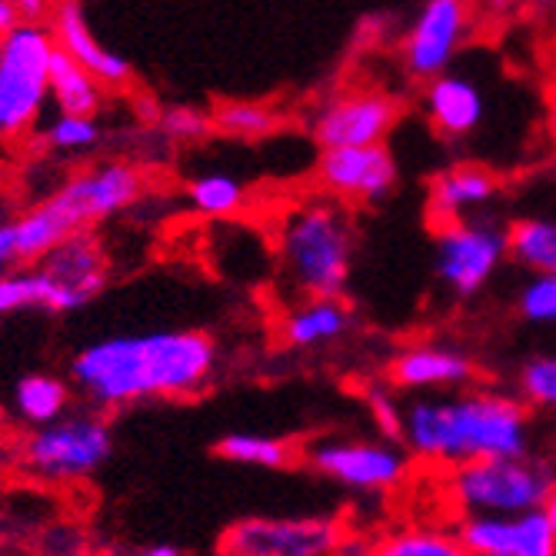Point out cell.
<instances>
[{"instance_id": "obj_1", "label": "cell", "mask_w": 556, "mask_h": 556, "mask_svg": "<svg viewBox=\"0 0 556 556\" xmlns=\"http://www.w3.org/2000/svg\"><path fill=\"white\" fill-rule=\"evenodd\" d=\"M217 343L200 330L121 333L87 343L71 377L93 407L193 396L214 380Z\"/></svg>"}, {"instance_id": "obj_2", "label": "cell", "mask_w": 556, "mask_h": 556, "mask_svg": "<svg viewBox=\"0 0 556 556\" xmlns=\"http://www.w3.org/2000/svg\"><path fill=\"white\" fill-rule=\"evenodd\" d=\"M403 443L427 464L460 467L483 457L530 453L527 400L493 390L464 396H420L407 407Z\"/></svg>"}, {"instance_id": "obj_3", "label": "cell", "mask_w": 556, "mask_h": 556, "mask_svg": "<svg viewBox=\"0 0 556 556\" xmlns=\"http://www.w3.org/2000/svg\"><path fill=\"white\" fill-rule=\"evenodd\" d=\"M353 224L333 204H307L280 230L283 274L303 296H340L353 270Z\"/></svg>"}, {"instance_id": "obj_4", "label": "cell", "mask_w": 556, "mask_h": 556, "mask_svg": "<svg viewBox=\"0 0 556 556\" xmlns=\"http://www.w3.org/2000/svg\"><path fill=\"white\" fill-rule=\"evenodd\" d=\"M58 40L50 24L21 21L0 34V140H21L50 100Z\"/></svg>"}, {"instance_id": "obj_5", "label": "cell", "mask_w": 556, "mask_h": 556, "mask_svg": "<svg viewBox=\"0 0 556 556\" xmlns=\"http://www.w3.org/2000/svg\"><path fill=\"white\" fill-rule=\"evenodd\" d=\"M556 477L533 457H483L453 467L450 490L467 514H520L546 507Z\"/></svg>"}, {"instance_id": "obj_6", "label": "cell", "mask_w": 556, "mask_h": 556, "mask_svg": "<svg viewBox=\"0 0 556 556\" xmlns=\"http://www.w3.org/2000/svg\"><path fill=\"white\" fill-rule=\"evenodd\" d=\"M114 437L108 420L93 414H64L54 424L37 427L24 440L21 464L40 480H84L97 467H104Z\"/></svg>"}, {"instance_id": "obj_7", "label": "cell", "mask_w": 556, "mask_h": 556, "mask_svg": "<svg viewBox=\"0 0 556 556\" xmlns=\"http://www.w3.org/2000/svg\"><path fill=\"white\" fill-rule=\"evenodd\" d=\"M140 193H143V174L134 164L108 161L74 174L43 204L61 220L67 233H77V230H93L100 220L127 211L130 204H137Z\"/></svg>"}, {"instance_id": "obj_8", "label": "cell", "mask_w": 556, "mask_h": 556, "mask_svg": "<svg viewBox=\"0 0 556 556\" xmlns=\"http://www.w3.org/2000/svg\"><path fill=\"white\" fill-rule=\"evenodd\" d=\"M220 549L233 556H324L343 549V530L330 517H247L227 527Z\"/></svg>"}, {"instance_id": "obj_9", "label": "cell", "mask_w": 556, "mask_h": 556, "mask_svg": "<svg viewBox=\"0 0 556 556\" xmlns=\"http://www.w3.org/2000/svg\"><path fill=\"white\" fill-rule=\"evenodd\" d=\"M507 254V230H500L490 220L464 217L437 230V274L460 296L483 290Z\"/></svg>"}, {"instance_id": "obj_10", "label": "cell", "mask_w": 556, "mask_h": 556, "mask_svg": "<svg viewBox=\"0 0 556 556\" xmlns=\"http://www.w3.org/2000/svg\"><path fill=\"white\" fill-rule=\"evenodd\" d=\"M473 0H424L407 37H403V67L414 80H433L450 71L457 50L470 34Z\"/></svg>"}, {"instance_id": "obj_11", "label": "cell", "mask_w": 556, "mask_h": 556, "mask_svg": "<svg viewBox=\"0 0 556 556\" xmlns=\"http://www.w3.org/2000/svg\"><path fill=\"white\" fill-rule=\"evenodd\" d=\"M311 467L340 486L364 493L393 490L407 477V457L380 440H324L311 450Z\"/></svg>"}, {"instance_id": "obj_12", "label": "cell", "mask_w": 556, "mask_h": 556, "mask_svg": "<svg viewBox=\"0 0 556 556\" xmlns=\"http://www.w3.org/2000/svg\"><path fill=\"white\" fill-rule=\"evenodd\" d=\"M396 161L383 143L324 147L317 161V180L327 193L353 204H377L396 187Z\"/></svg>"}, {"instance_id": "obj_13", "label": "cell", "mask_w": 556, "mask_h": 556, "mask_svg": "<svg viewBox=\"0 0 556 556\" xmlns=\"http://www.w3.org/2000/svg\"><path fill=\"white\" fill-rule=\"evenodd\" d=\"M37 267L58 287V314L80 311L108 287V254L93 230H77L50 247Z\"/></svg>"}, {"instance_id": "obj_14", "label": "cell", "mask_w": 556, "mask_h": 556, "mask_svg": "<svg viewBox=\"0 0 556 556\" xmlns=\"http://www.w3.org/2000/svg\"><path fill=\"white\" fill-rule=\"evenodd\" d=\"M473 556H556V530L543 507L520 514H467L457 530Z\"/></svg>"}, {"instance_id": "obj_15", "label": "cell", "mask_w": 556, "mask_h": 556, "mask_svg": "<svg viewBox=\"0 0 556 556\" xmlns=\"http://www.w3.org/2000/svg\"><path fill=\"white\" fill-rule=\"evenodd\" d=\"M400 111L380 90H350L320 108L314 121V137L320 147H361L383 143L393 130Z\"/></svg>"}, {"instance_id": "obj_16", "label": "cell", "mask_w": 556, "mask_h": 556, "mask_svg": "<svg viewBox=\"0 0 556 556\" xmlns=\"http://www.w3.org/2000/svg\"><path fill=\"white\" fill-rule=\"evenodd\" d=\"M47 24L54 30L58 47L67 50L74 61H80L93 77L104 80V87H127V80H134V67L127 64V58H121L117 50L104 47L93 37L77 0H58Z\"/></svg>"}, {"instance_id": "obj_17", "label": "cell", "mask_w": 556, "mask_h": 556, "mask_svg": "<svg viewBox=\"0 0 556 556\" xmlns=\"http://www.w3.org/2000/svg\"><path fill=\"white\" fill-rule=\"evenodd\" d=\"M477 367L457 346L414 343L390 364V380L403 390H457L473 380Z\"/></svg>"}, {"instance_id": "obj_18", "label": "cell", "mask_w": 556, "mask_h": 556, "mask_svg": "<svg viewBox=\"0 0 556 556\" xmlns=\"http://www.w3.org/2000/svg\"><path fill=\"white\" fill-rule=\"evenodd\" d=\"M500 180L480 167V164H457V167H446L443 174L433 177L430 193H427V214L430 220L440 227L446 224H457L464 220L470 211L486 207L490 200L496 197Z\"/></svg>"}, {"instance_id": "obj_19", "label": "cell", "mask_w": 556, "mask_h": 556, "mask_svg": "<svg viewBox=\"0 0 556 556\" xmlns=\"http://www.w3.org/2000/svg\"><path fill=\"white\" fill-rule=\"evenodd\" d=\"M427 117L446 140H460L483 121V93L470 77L440 74L427 80Z\"/></svg>"}, {"instance_id": "obj_20", "label": "cell", "mask_w": 556, "mask_h": 556, "mask_svg": "<svg viewBox=\"0 0 556 556\" xmlns=\"http://www.w3.org/2000/svg\"><path fill=\"white\" fill-rule=\"evenodd\" d=\"M346 330H350V311L337 296H307V303H300L280 324L283 340L296 350L333 343Z\"/></svg>"}, {"instance_id": "obj_21", "label": "cell", "mask_w": 556, "mask_h": 556, "mask_svg": "<svg viewBox=\"0 0 556 556\" xmlns=\"http://www.w3.org/2000/svg\"><path fill=\"white\" fill-rule=\"evenodd\" d=\"M50 100L58 104V111L97 117V111L104 108V80L93 77L80 61L58 47L54 67H50Z\"/></svg>"}, {"instance_id": "obj_22", "label": "cell", "mask_w": 556, "mask_h": 556, "mask_svg": "<svg viewBox=\"0 0 556 556\" xmlns=\"http://www.w3.org/2000/svg\"><path fill=\"white\" fill-rule=\"evenodd\" d=\"M67 403H71L67 383L61 377H50V374H30L14 390V410L30 427H43V424L61 420L67 414Z\"/></svg>"}, {"instance_id": "obj_23", "label": "cell", "mask_w": 556, "mask_h": 556, "mask_svg": "<svg viewBox=\"0 0 556 556\" xmlns=\"http://www.w3.org/2000/svg\"><path fill=\"white\" fill-rule=\"evenodd\" d=\"M507 250L510 257L530 274H553L556 270V220L523 217L507 227Z\"/></svg>"}, {"instance_id": "obj_24", "label": "cell", "mask_w": 556, "mask_h": 556, "mask_svg": "<svg viewBox=\"0 0 556 556\" xmlns=\"http://www.w3.org/2000/svg\"><path fill=\"white\" fill-rule=\"evenodd\" d=\"M17 311L58 314V287L50 283V277L40 267L0 274V317Z\"/></svg>"}, {"instance_id": "obj_25", "label": "cell", "mask_w": 556, "mask_h": 556, "mask_svg": "<svg viewBox=\"0 0 556 556\" xmlns=\"http://www.w3.org/2000/svg\"><path fill=\"white\" fill-rule=\"evenodd\" d=\"M217 457L240 467L280 470L293 460V446L280 437H264V433H227L217 443Z\"/></svg>"}, {"instance_id": "obj_26", "label": "cell", "mask_w": 556, "mask_h": 556, "mask_svg": "<svg viewBox=\"0 0 556 556\" xmlns=\"http://www.w3.org/2000/svg\"><path fill=\"white\" fill-rule=\"evenodd\" d=\"M280 127V114L254 100H230L214 111V130L233 140H264Z\"/></svg>"}, {"instance_id": "obj_27", "label": "cell", "mask_w": 556, "mask_h": 556, "mask_svg": "<svg viewBox=\"0 0 556 556\" xmlns=\"http://www.w3.org/2000/svg\"><path fill=\"white\" fill-rule=\"evenodd\" d=\"M187 197L197 214L204 217H230L243 207V184L227 177V174H204L190 180L187 187Z\"/></svg>"}, {"instance_id": "obj_28", "label": "cell", "mask_w": 556, "mask_h": 556, "mask_svg": "<svg viewBox=\"0 0 556 556\" xmlns=\"http://www.w3.org/2000/svg\"><path fill=\"white\" fill-rule=\"evenodd\" d=\"M377 553H383V556H460L464 543H460V533L414 527V530L390 533L377 546Z\"/></svg>"}, {"instance_id": "obj_29", "label": "cell", "mask_w": 556, "mask_h": 556, "mask_svg": "<svg viewBox=\"0 0 556 556\" xmlns=\"http://www.w3.org/2000/svg\"><path fill=\"white\" fill-rule=\"evenodd\" d=\"M43 143L61 150V154H84V150L100 143V127L93 114H67L61 111L43 130Z\"/></svg>"}, {"instance_id": "obj_30", "label": "cell", "mask_w": 556, "mask_h": 556, "mask_svg": "<svg viewBox=\"0 0 556 556\" xmlns=\"http://www.w3.org/2000/svg\"><path fill=\"white\" fill-rule=\"evenodd\" d=\"M520 396L530 407L556 414V357H533L520 370Z\"/></svg>"}, {"instance_id": "obj_31", "label": "cell", "mask_w": 556, "mask_h": 556, "mask_svg": "<svg viewBox=\"0 0 556 556\" xmlns=\"http://www.w3.org/2000/svg\"><path fill=\"white\" fill-rule=\"evenodd\" d=\"M520 317L540 327L556 324V270L533 274V280L520 290Z\"/></svg>"}, {"instance_id": "obj_32", "label": "cell", "mask_w": 556, "mask_h": 556, "mask_svg": "<svg viewBox=\"0 0 556 556\" xmlns=\"http://www.w3.org/2000/svg\"><path fill=\"white\" fill-rule=\"evenodd\" d=\"M157 127H161L164 137H170V140L193 143V140H207V137L214 134V114L193 111V108H170V111L161 114Z\"/></svg>"}, {"instance_id": "obj_33", "label": "cell", "mask_w": 556, "mask_h": 556, "mask_svg": "<svg viewBox=\"0 0 556 556\" xmlns=\"http://www.w3.org/2000/svg\"><path fill=\"white\" fill-rule=\"evenodd\" d=\"M370 420L383 440H403L407 433V410H400V403L383 390L370 393Z\"/></svg>"}, {"instance_id": "obj_34", "label": "cell", "mask_w": 556, "mask_h": 556, "mask_svg": "<svg viewBox=\"0 0 556 556\" xmlns=\"http://www.w3.org/2000/svg\"><path fill=\"white\" fill-rule=\"evenodd\" d=\"M17 264H21V254H17L14 224H0V274H8Z\"/></svg>"}, {"instance_id": "obj_35", "label": "cell", "mask_w": 556, "mask_h": 556, "mask_svg": "<svg viewBox=\"0 0 556 556\" xmlns=\"http://www.w3.org/2000/svg\"><path fill=\"white\" fill-rule=\"evenodd\" d=\"M14 8L21 14V21H37V24H47L50 14H54L58 0H14Z\"/></svg>"}, {"instance_id": "obj_36", "label": "cell", "mask_w": 556, "mask_h": 556, "mask_svg": "<svg viewBox=\"0 0 556 556\" xmlns=\"http://www.w3.org/2000/svg\"><path fill=\"white\" fill-rule=\"evenodd\" d=\"M137 114H140V121H147V124H157L164 111H161V104H154L150 97H140V100H137Z\"/></svg>"}, {"instance_id": "obj_37", "label": "cell", "mask_w": 556, "mask_h": 556, "mask_svg": "<svg viewBox=\"0 0 556 556\" xmlns=\"http://www.w3.org/2000/svg\"><path fill=\"white\" fill-rule=\"evenodd\" d=\"M14 24H21V14L14 8V0H0V34L11 30Z\"/></svg>"}, {"instance_id": "obj_38", "label": "cell", "mask_w": 556, "mask_h": 556, "mask_svg": "<svg viewBox=\"0 0 556 556\" xmlns=\"http://www.w3.org/2000/svg\"><path fill=\"white\" fill-rule=\"evenodd\" d=\"M510 4H514V0H473V8L477 11H483V14H503V11H510Z\"/></svg>"}, {"instance_id": "obj_39", "label": "cell", "mask_w": 556, "mask_h": 556, "mask_svg": "<svg viewBox=\"0 0 556 556\" xmlns=\"http://www.w3.org/2000/svg\"><path fill=\"white\" fill-rule=\"evenodd\" d=\"M143 553H147V556H177V553H180V546H170V543H154V546H147Z\"/></svg>"}, {"instance_id": "obj_40", "label": "cell", "mask_w": 556, "mask_h": 556, "mask_svg": "<svg viewBox=\"0 0 556 556\" xmlns=\"http://www.w3.org/2000/svg\"><path fill=\"white\" fill-rule=\"evenodd\" d=\"M546 517H549V523H553V530H556V483H553V490H549V496H546Z\"/></svg>"}, {"instance_id": "obj_41", "label": "cell", "mask_w": 556, "mask_h": 556, "mask_svg": "<svg viewBox=\"0 0 556 556\" xmlns=\"http://www.w3.org/2000/svg\"><path fill=\"white\" fill-rule=\"evenodd\" d=\"M549 134H553V140H556V87H553V93H549Z\"/></svg>"}]
</instances>
